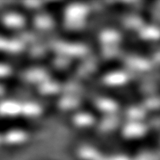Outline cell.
<instances>
[{"label": "cell", "mask_w": 160, "mask_h": 160, "mask_svg": "<svg viewBox=\"0 0 160 160\" xmlns=\"http://www.w3.org/2000/svg\"><path fill=\"white\" fill-rule=\"evenodd\" d=\"M99 39L108 57L113 56L117 52V47L121 41V33L113 28H106L101 31Z\"/></svg>", "instance_id": "7a4b0ae2"}, {"label": "cell", "mask_w": 160, "mask_h": 160, "mask_svg": "<svg viewBox=\"0 0 160 160\" xmlns=\"http://www.w3.org/2000/svg\"><path fill=\"white\" fill-rule=\"evenodd\" d=\"M147 110L143 105H133L126 110L125 115L128 120L131 121H143L147 115Z\"/></svg>", "instance_id": "8fae6325"}, {"label": "cell", "mask_w": 160, "mask_h": 160, "mask_svg": "<svg viewBox=\"0 0 160 160\" xmlns=\"http://www.w3.org/2000/svg\"><path fill=\"white\" fill-rule=\"evenodd\" d=\"M96 108L105 115L116 114L119 106L116 100L108 96H98L94 100Z\"/></svg>", "instance_id": "8992f818"}, {"label": "cell", "mask_w": 160, "mask_h": 160, "mask_svg": "<svg viewBox=\"0 0 160 160\" xmlns=\"http://www.w3.org/2000/svg\"><path fill=\"white\" fill-rule=\"evenodd\" d=\"M41 90L45 93H52L56 92L59 90V85L56 82H52L50 79L40 85Z\"/></svg>", "instance_id": "d6986e66"}, {"label": "cell", "mask_w": 160, "mask_h": 160, "mask_svg": "<svg viewBox=\"0 0 160 160\" xmlns=\"http://www.w3.org/2000/svg\"><path fill=\"white\" fill-rule=\"evenodd\" d=\"M138 32L141 39L147 41H156L160 39V26L154 24H144Z\"/></svg>", "instance_id": "9c48e42d"}, {"label": "cell", "mask_w": 160, "mask_h": 160, "mask_svg": "<svg viewBox=\"0 0 160 160\" xmlns=\"http://www.w3.org/2000/svg\"><path fill=\"white\" fill-rule=\"evenodd\" d=\"M36 25L40 28H50L52 26L53 22L50 17L45 15H41L35 20Z\"/></svg>", "instance_id": "ffe728a7"}, {"label": "cell", "mask_w": 160, "mask_h": 160, "mask_svg": "<svg viewBox=\"0 0 160 160\" xmlns=\"http://www.w3.org/2000/svg\"><path fill=\"white\" fill-rule=\"evenodd\" d=\"M125 63L129 71L145 72L152 69V61L141 56H129L125 58Z\"/></svg>", "instance_id": "52a82bcc"}, {"label": "cell", "mask_w": 160, "mask_h": 160, "mask_svg": "<svg viewBox=\"0 0 160 160\" xmlns=\"http://www.w3.org/2000/svg\"><path fill=\"white\" fill-rule=\"evenodd\" d=\"M130 80V75L125 70H116L104 75L102 81L105 85L111 88H119L125 85Z\"/></svg>", "instance_id": "277c9868"}, {"label": "cell", "mask_w": 160, "mask_h": 160, "mask_svg": "<svg viewBox=\"0 0 160 160\" xmlns=\"http://www.w3.org/2000/svg\"><path fill=\"white\" fill-rule=\"evenodd\" d=\"M22 49V44L19 42L0 37V51L15 52H19Z\"/></svg>", "instance_id": "5bb4252c"}, {"label": "cell", "mask_w": 160, "mask_h": 160, "mask_svg": "<svg viewBox=\"0 0 160 160\" xmlns=\"http://www.w3.org/2000/svg\"><path fill=\"white\" fill-rule=\"evenodd\" d=\"M147 128L143 121L128 120L122 128V133L127 138H139L146 134Z\"/></svg>", "instance_id": "3957f363"}, {"label": "cell", "mask_w": 160, "mask_h": 160, "mask_svg": "<svg viewBox=\"0 0 160 160\" xmlns=\"http://www.w3.org/2000/svg\"><path fill=\"white\" fill-rule=\"evenodd\" d=\"M24 78L29 82L40 85L49 79V76L45 70L36 68L26 71L24 73Z\"/></svg>", "instance_id": "30bf717a"}, {"label": "cell", "mask_w": 160, "mask_h": 160, "mask_svg": "<svg viewBox=\"0 0 160 160\" xmlns=\"http://www.w3.org/2000/svg\"><path fill=\"white\" fill-rule=\"evenodd\" d=\"M58 49L67 58L81 57L87 53L86 46L76 42H62L59 44Z\"/></svg>", "instance_id": "5b68a950"}, {"label": "cell", "mask_w": 160, "mask_h": 160, "mask_svg": "<svg viewBox=\"0 0 160 160\" xmlns=\"http://www.w3.org/2000/svg\"><path fill=\"white\" fill-rule=\"evenodd\" d=\"M80 103V99L78 96L72 95L63 98L61 101L60 104L61 106L65 109H72L77 108Z\"/></svg>", "instance_id": "ac0fdd59"}, {"label": "cell", "mask_w": 160, "mask_h": 160, "mask_svg": "<svg viewBox=\"0 0 160 160\" xmlns=\"http://www.w3.org/2000/svg\"><path fill=\"white\" fill-rule=\"evenodd\" d=\"M141 104L147 111L160 109V95L151 93L145 98Z\"/></svg>", "instance_id": "2e32d148"}, {"label": "cell", "mask_w": 160, "mask_h": 160, "mask_svg": "<svg viewBox=\"0 0 160 160\" xmlns=\"http://www.w3.org/2000/svg\"><path fill=\"white\" fill-rule=\"evenodd\" d=\"M23 114V103L14 100H3L0 102V114L6 117Z\"/></svg>", "instance_id": "ba28073f"}, {"label": "cell", "mask_w": 160, "mask_h": 160, "mask_svg": "<svg viewBox=\"0 0 160 160\" xmlns=\"http://www.w3.org/2000/svg\"><path fill=\"white\" fill-rule=\"evenodd\" d=\"M3 22L9 28H19L24 25V18L18 13H9L3 18Z\"/></svg>", "instance_id": "4fadbf2b"}, {"label": "cell", "mask_w": 160, "mask_h": 160, "mask_svg": "<svg viewBox=\"0 0 160 160\" xmlns=\"http://www.w3.org/2000/svg\"><path fill=\"white\" fill-rule=\"evenodd\" d=\"M74 122L80 128H87L95 123V118L92 114L86 112L76 114L74 117Z\"/></svg>", "instance_id": "7c38bea8"}, {"label": "cell", "mask_w": 160, "mask_h": 160, "mask_svg": "<svg viewBox=\"0 0 160 160\" xmlns=\"http://www.w3.org/2000/svg\"><path fill=\"white\" fill-rule=\"evenodd\" d=\"M3 92V89L2 88V87L1 86H0V96L2 95Z\"/></svg>", "instance_id": "7402d4cb"}, {"label": "cell", "mask_w": 160, "mask_h": 160, "mask_svg": "<svg viewBox=\"0 0 160 160\" xmlns=\"http://www.w3.org/2000/svg\"><path fill=\"white\" fill-rule=\"evenodd\" d=\"M89 13V8L87 4L75 3L68 5L64 13L65 26L70 30H79L86 25Z\"/></svg>", "instance_id": "6da1fadb"}, {"label": "cell", "mask_w": 160, "mask_h": 160, "mask_svg": "<svg viewBox=\"0 0 160 160\" xmlns=\"http://www.w3.org/2000/svg\"><path fill=\"white\" fill-rule=\"evenodd\" d=\"M41 112L39 104L34 102H23V114L28 116H34L39 114Z\"/></svg>", "instance_id": "e0dca14e"}, {"label": "cell", "mask_w": 160, "mask_h": 160, "mask_svg": "<svg viewBox=\"0 0 160 160\" xmlns=\"http://www.w3.org/2000/svg\"><path fill=\"white\" fill-rule=\"evenodd\" d=\"M143 19L136 15H128L123 20V25L126 28L138 31L144 25Z\"/></svg>", "instance_id": "9a60e30c"}, {"label": "cell", "mask_w": 160, "mask_h": 160, "mask_svg": "<svg viewBox=\"0 0 160 160\" xmlns=\"http://www.w3.org/2000/svg\"><path fill=\"white\" fill-rule=\"evenodd\" d=\"M11 69L9 66L0 63V78L6 77L11 73Z\"/></svg>", "instance_id": "44dd1931"}]
</instances>
